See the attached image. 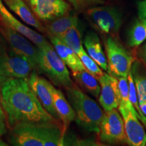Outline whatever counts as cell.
Here are the masks:
<instances>
[{"instance_id": "4316f807", "label": "cell", "mask_w": 146, "mask_h": 146, "mask_svg": "<svg viewBox=\"0 0 146 146\" xmlns=\"http://www.w3.org/2000/svg\"><path fill=\"white\" fill-rule=\"evenodd\" d=\"M138 17L146 20V0H140L137 3Z\"/></svg>"}, {"instance_id": "2e32d148", "label": "cell", "mask_w": 146, "mask_h": 146, "mask_svg": "<svg viewBox=\"0 0 146 146\" xmlns=\"http://www.w3.org/2000/svg\"><path fill=\"white\" fill-rule=\"evenodd\" d=\"M5 6L13 12L26 25L33 27L41 33H45V29L41 21L35 15L25 0H2Z\"/></svg>"}, {"instance_id": "d4e9b609", "label": "cell", "mask_w": 146, "mask_h": 146, "mask_svg": "<svg viewBox=\"0 0 146 146\" xmlns=\"http://www.w3.org/2000/svg\"><path fill=\"white\" fill-rule=\"evenodd\" d=\"M78 56L81 59L85 69L96 78L98 79L105 73L103 72V70L100 68V66L89 56L85 48L78 54Z\"/></svg>"}, {"instance_id": "8992f818", "label": "cell", "mask_w": 146, "mask_h": 146, "mask_svg": "<svg viewBox=\"0 0 146 146\" xmlns=\"http://www.w3.org/2000/svg\"><path fill=\"white\" fill-rule=\"evenodd\" d=\"M87 14L98 30L114 36L119 32L123 17L117 8L112 6H94L87 10Z\"/></svg>"}, {"instance_id": "52a82bcc", "label": "cell", "mask_w": 146, "mask_h": 146, "mask_svg": "<svg viewBox=\"0 0 146 146\" xmlns=\"http://www.w3.org/2000/svg\"><path fill=\"white\" fill-rule=\"evenodd\" d=\"M0 33L6 40L11 50L28 60L37 72L39 49L26 36L0 24Z\"/></svg>"}, {"instance_id": "8fae6325", "label": "cell", "mask_w": 146, "mask_h": 146, "mask_svg": "<svg viewBox=\"0 0 146 146\" xmlns=\"http://www.w3.org/2000/svg\"><path fill=\"white\" fill-rule=\"evenodd\" d=\"M0 24L26 36L39 48L49 43L44 36L17 19L5 6L2 0H0Z\"/></svg>"}, {"instance_id": "f1b7e54d", "label": "cell", "mask_w": 146, "mask_h": 146, "mask_svg": "<svg viewBox=\"0 0 146 146\" xmlns=\"http://www.w3.org/2000/svg\"><path fill=\"white\" fill-rule=\"evenodd\" d=\"M140 58H141L142 61L145 63L146 65V41L144 43V44L142 45L141 48H140L139 52Z\"/></svg>"}, {"instance_id": "cb8c5ba5", "label": "cell", "mask_w": 146, "mask_h": 146, "mask_svg": "<svg viewBox=\"0 0 146 146\" xmlns=\"http://www.w3.org/2000/svg\"><path fill=\"white\" fill-rule=\"evenodd\" d=\"M117 79L118 81V87H119L120 95V102L119 106L127 108L131 110L133 112L137 114L138 116L137 112L133 108L130 99H129V86L128 77L127 76H121V77H118Z\"/></svg>"}, {"instance_id": "7c38bea8", "label": "cell", "mask_w": 146, "mask_h": 146, "mask_svg": "<svg viewBox=\"0 0 146 146\" xmlns=\"http://www.w3.org/2000/svg\"><path fill=\"white\" fill-rule=\"evenodd\" d=\"M124 121L127 144L131 146H145L146 145V132L140 123L137 114L132 110L118 106Z\"/></svg>"}, {"instance_id": "4fadbf2b", "label": "cell", "mask_w": 146, "mask_h": 146, "mask_svg": "<svg viewBox=\"0 0 146 146\" xmlns=\"http://www.w3.org/2000/svg\"><path fill=\"white\" fill-rule=\"evenodd\" d=\"M98 80L100 85V94L98 100L104 112L117 108L120 102L117 78L104 73Z\"/></svg>"}, {"instance_id": "d6a6232c", "label": "cell", "mask_w": 146, "mask_h": 146, "mask_svg": "<svg viewBox=\"0 0 146 146\" xmlns=\"http://www.w3.org/2000/svg\"><path fill=\"white\" fill-rule=\"evenodd\" d=\"M3 135H2V133H0V137H1V136H2Z\"/></svg>"}, {"instance_id": "277c9868", "label": "cell", "mask_w": 146, "mask_h": 146, "mask_svg": "<svg viewBox=\"0 0 146 146\" xmlns=\"http://www.w3.org/2000/svg\"><path fill=\"white\" fill-rule=\"evenodd\" d=\"M39 49L37 72L44 74L52 84L64 89L74 84L66 65L49 42Z\"/></svg>"}, {"instance_id": "3957f363", "label": "cell", "mask_w": 146, "mask_h": 146, "mask_svg": "<svg viewBox=\"0 0 146 146\" xmlns=\"http://www.w3.org/2000/svg\"><path fill=\"white\" fill-rule=\"evenodd\" d=\"M65 91L75 112L76 124L87 132L99 133L104 110L75 83Z\"/></svg>"}, {"instance_id": "44dd1931", "label": "cell", "mask_w": 146, "mask_h": 146, "mask_svg": "<svg viewBox=\"0 0 146 146\" xmlns=\"http://www.w3.org/2000/svg\"><path fill=\"white\" fill-rule=\"evenodd\" d=\"M136 87L139 102L146 100V70L139 61L133 62L131 69Z\"/></svg>"}, {"instance_id": "d6986e66", "label": "cell", "mask_w": 146, "mask_h": 146, "mask_svg": "<svg viewBox=\"0 0 146 146\" xmlns=\"http://www.w3.org/2000/svg\"><path fill=\"white\" fill-rule=\"evenodd\" d=\"M78 25V16L69 13L47 23L45 26V34L48 36L60 38L70 28Z\"/></svg>"}, {"instance_id": "6da1fadb", "label": "cell", "mask_w": 146, "mask_h": 146, "mask_svg": "<svg viewBox=\"0 0 146 146\" xmlns=\"http://www.w3.org/2000/svg\"><path fill=\"white\" fill-rule=\"evenodd\" d=\"M0 104L10 131L25 125H62L45 110L26 79L10 78L3 82L0 87Z\"/></svg>"}, {"instance_id": "5bb4252c", "label": "cell", "mask_w": 146, "mask_h": 146, "mask_svg": "<svg viewBox=\"0 0 146 146\" xmlns=\"http://www.w3.org/2000/svg\"><path fill=\"white\" fill-rule=\"evenodd\" d=\"M27 81L31 89L37 97L43 107L54 118L58 119V116L55 110L52 94V82L39 75L36 70H33L27 78Z\"/></svg>"}, {"instance_id": "7a4b0ae2", "label": "cell", "mask_w": 146, "mask_h": 146, "mask_svg": "<svg viewBox=\"0 0 146 146\" xmlns=\"http://www.w3.org/2000/svg\"><path fill=\"white\" fill-rule=\"evenodd\" d=\"M62 125H25L10 131L9 141L16 146H62L64 145Z\"/></svg>"}, {"instance_id": "9a60e30c", "label": "cell", "mask_w": 146, "mask_h": 146, "mask_svg": "<svg viewBox=\"0 0 146 146\" xmlns=\"http://www.w3.org/2000/svg\"><path fill=\"white\" fill-rule=\"evenodd\" d=\"M51 90L55 110L57 113L58 119L62 125L63 134L65 136L69 125L72 122L75 120V112L62 91L56 88L53 84Z\"/></svg>"}, {"instance_id": "7402d4cb", "label": "cell", "mask_w": 146, "mask_h": 146, "mask_svg": "<svg viewBox=\"0 0 146 146\" xmlns=\"http://www.w3.org/2000/svg\"><path fill=\"white\" fill-rule=\"evenodd\" d=\"M146 41V20L138 18L133 22L127 34L130 47H138Z\"/></svg>"}, {"instance_id": "5b68a950", "label": "cell", "mask_w": 146, "mask_h": 146, "mask_svg": "<svg viewBox=\"0 0 146 146\" xmlns=\"http://www.w3.org/2000/svg\"><path fill=\"white\" fill-rule=\"evenodd\" d=\"M108 73L114 77L127 76L135 58L116 38L108 36L104 42Z\"/></svg>"}, {"instance_id": "83f0119b", "label": "cell", "mask_w": 146, "mask_h": 146, "mask_svg": "<svg viewBox=\"0 0 146 146\" xmlns=\"http://www.w3.org/2000/svg\"><path fill=\"white\" fill-rule=\"evenodd\" d=\"M7 129L8 127L6 125L5 116L1 106L0 104V133H2V135H4L7 132Z\"/></svg>"}, {"instance_id": "e0dca14e", "label": "cell", "mask_w": 146, "mask_h": 146, "mask_svg": "<svg viewBox=\"0 0 146 146\" xmlns=\"http://www.w3.org/2000/svg\"><path fill=\"white\" fill-rule=\"evenodd\" d=\"M48 38L59 57L66 66L70 68L72 74L85 69L78 55L73 52L62 40L55 36H48Z\"/></svg>"}, {"instance_id": "ac0fdd59", "label": "cell", "mask_w": 146, "mask_h": 146, "mask_svg": "<svg viewBox=\"0 0 146 146\" xmlns=\"http://www.w3.org/2000/svg\"><path fill=\"white\" fill-rule=\"evenodd\" d=\"M83 45L87 54L102 70L108 72V63L106 56L104 52L101 41L96 33H87L83 39Z\"/></svg>"}, {"instance_id": "f546056e", "label": "cell", "mask_w": 146, "mask_h": 146, "mask_svg": "<svg viewBox=\"0 0 146 146\" xmlns=\"http://www.w3.org/2000/svg\"><path fill=\"white\" fill-rule=\"evenodd\" d=\"M139 108L141 112L143 113V114L146 117V100L143 102H139Z\"/></svg>"}, {"instance_id": "4dcf8cb0", "label": "cell", "mask_w": 146, "mask_h": 146, "mask_svg": "<svg viewBox=\"0 0 146 146\" xmlns=\"http://www.w3.org/2000/svg\"><path fill=\"white\" fill-rule=\"evenodd\" d=\"M1 76H2V48L0 47V87L1 85Z\"/></svg>"}, {"instance_id": "ba28073f", "label": "cell", "mask_w": 146, "mask_h": 146, "mask_svg": "<svg viewBox=\"0 0 146 146\" xmlns=\"http://www.w3.org/2000/svg\"><path fill=\"white\" fill-rule=\"evenodd\" d=\"M98 134L102 143L110 145L127 144L124 121L117 109L104 112Z\"/></svg>"}, {"instance_id": "484cf974", "label": "cell", "mask_w": 146, "mask_h": 146, "mask_svg": "<svg viewBox=\"0 0 146 146\" xmlns=\"http://www.w3.org/2000/svg\"><path fill=\"white\" fill-rule=\"evenodd\" d=\"M76 10L82 12L92 7L104 4V0H66Z\"/></svg>"}, {"instance_id": "30bf717a", "label": "cell", "mask_w": 146, "mask_h": 146, "mask_svg": "<svg viewBox=\"0 0 146 146\" xmlns=\"http://www.w3.org/2000/svg\"><path fill=\"white\" fill-rule=\"evenodd\" d=\"M34 70L28 60L15 54L12 50V54H9L3 47L1 84L10 78L27 80Z\"/></svg>"}, {"instance_id": "9c48e42d", "label": "cell", "mask_w": 146, "mask_h": 146, "mask_svg": "<svg viewBox=\"0 0 146 146\" xmlns=\"http://www.w3.org/2000/svg\"><path fill=\"white\" fill-rule=\"evenodd\" d=\"M29 6L41 22L47 23L70 13L71 5L65 0H27Z\"/></svg>"}, {"instance_id": "ffe728a7", "label": "cell", "mask_w": 146, "mask_h": 146, "mask_svg": "<svg viewBox=\"0 0 146 146\" xmlns=\"http://www.w3.org/2000/svg\"><path fill=\"white\" fill-rule=\"evenodd\" d=\"M76 83L84 91L98 99L100 94V85L98 78L91 74L86 69L72 74Z\"/></svg>"}, {"instance_id": "603a6c76", "label": "cell", "mask_w": 146, "mask_h": 146, "mask_svg": "<svg viewBox=\"0 0 146 146\" xmlns=\"http://www.w3.org/2000/svg\"><path fill=\"white\" fill-rule=\"evenodd\" d=\"M60 39L62 40L77 55L84 49L78 25L70 28Z\"/></svg>"}, {"instance_id": "1f68e13d", "label": "cell", "mask_w": 146, "mask_h": 146, "mask_svg": "<svg viewBox=\"0 0 146 146\" xmlns=\"http://www.w3.org/2000/svg\"><path fill=\"white\" fill-rule=\"evenodd\" d=\"M4 145H8V144H6L4 141H2V139H0V146H4Z\"/></svg>"}]
</instances>
